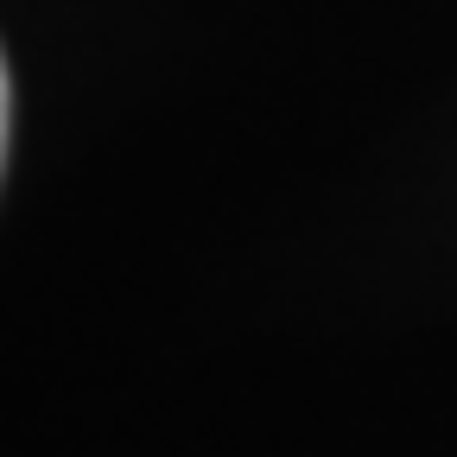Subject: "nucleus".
Instances as JSON below:
<instances>
[{
  "label": "nucleus",
  "mask_w": 457,
  "mask_h": 457,
  "mask_svg": "<svg viewBox=\"0 0 457 457\" xmlns=\"http://www.w3.org/2000/svg\"><path fill=\"white\" fill-rule=\"evenodd\" d=\"M7 108H13V96H7V64H0V159H7Z\"/></svg>",
  "instance_id": "nucleus-1"
}]
</instances>
